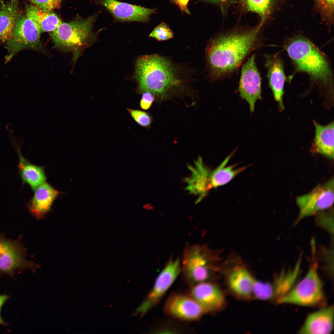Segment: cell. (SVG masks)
I'll return each mask as SVG.
<instances>
[{
    "label": "cell",
    "mask_w": 334,
    "mask_h": 334,
    "mask_svg": "<svg viewBox=\"0 0 334 334\" xmlns=\"http://www.w3.org/2000/svg\"><path fill=\"white\" fill-rule=\"evenodd\" d=\"M190 69L157 54L137 59L134 78L141 93L149 91L163 100L185 92L193 79Z\"/></svg>",
    "instance_id": "obj_1"
},
{
    "label": "cell",
    "mask_w": 334,
    "mask_h": 334,
    "mask_svg": "<svg viewBox=\"0 0 334 334\" xmlns=\"http://www.w3.org/2000/svg\"><path fill=\"white\" fill-rule=\"evenodd\" d=\"M261 26L236 28L212 38L205 56L210 76L218 78L236 69L247 55L257 47Z\"/></svg>",
    "instance_id": "obj_2"
},
{
    "label": "cell",
    "mask_w": 334,
    "mask_h": 334,
    "mask_svg": "<svg viewBox=\"0 0 334 334\" xmlns=\"http://www.w3.org/2000/svg\"><path fill=\"white\" fill-rule=\"evenodd\" d=\"M286 48L298 70L324 84L332 83V74L326 59L310 41L298 36L290 40Z\"/></svg>",
    "instance_id": "obj_3"
},
{
    "label": "cell",
    "mask_w": 334,
    "mask_h": 334,
    "mask_svg": "<svg viewBox=\"0 0 334 334\" xmlns=\"http://www.w3.org/2000/svg\"><path fill=\"white\" fill-rule=\"evenodd\" d=\"M312 260L304 277L277 302L305 306H325L326 299L323 283L318 272L316 250L312 249Z\"/></svg>",
    "instance_id": "obj_4"
},
{
    "label": "cell",
    "mask_w": 334,
    "mask_h": 334,
    "mask_svg": "<svg viewBox=\"0 0 334 334\" xmlns=\"http://www.w3.org/2000/svg\"><path fill=\"white\" fill-rule=\"evenodd\" d=\"M217 260V255L206 245H187L183 253L181 272L190 286L208 281Z\"/></svg>",
    "instance_id": "obj_5"
},
{
    "label": "cell",
    "mask_w": 334,
    "mask_h": 334,
    "mask_svg": "<svg viewBox=\"0 0 334 334\" xmlns=\"http://www.w3.org/2000/svg\"><path fill=\"white\" fill-rule=\"evenodd\" d=\"M97 15L95 14L86 18H76L69 22H62L49 33L55 47L64 51L76 53L89 45L94 37L92 28Z\"/></svg>",
    "instance_id": "obj_6"
},
{
    "label": "cell",
    "mask_w": 334,
    "mask_h": 334,
    "mask_svg": "<svg viewBox=\"0 0 334 334\" xmlns=\"http://www.w3.org/2000/svg\"><path fill=\"white\" fill-rule=\"evenodd\" d=\"M41 32L33 20L23 11L15 25L11 39L6 42L10 60L16 54L24 49L42 51L43 47L40 41Z\"/></svg>",
    "instance_id": "obj_7"
},
{
    "label": "cell",
    "mask_w": 334,
    "mask_h": 334,
    "mask_svg": "<svg viewBox=\"0 0 334 334\" xmlns=\"http://www.w3.org/2000/svg\"><path fill=\"white\" fill-rule=\"evenodd\" d=\"M334 181L333 177L325 183L319 184L309 193L297 197L299 212L295 225L304 218L332 207L334 199Z\"/></svg>",
    "instance_id": "obj_8"
},
{
    "label": "cell",
    "mask_w": 334,
    "mask_h": 334,
    "mask_svg": "<svg viewBox=\"0 0 334 334\" xmlns=\"http://www.w3.org/2000/svg\"><path fill=\"white\" fill-rule=\"evenodd\" d=\"M182 268L179 258L171 257L156 279L152 289L146 299L139 307L138 311L143 315L156 305L181 272Z\"/></svg>",
    "instance_id": "obj_9"
},
{
    "label": "cell",
    "mask_w": 334,
    "mask_h": 334,
    "mask_svg": "<svg viewBox=\"0 0 334 334\" xmlns=\"http://www.w3.org/2000/svg\"><path fill=\"white\" fill-rule=\"evenodd\" d=\"M38 267L25 259L24 250L19 242L0 235V272L11 274L19 270H34Z\"/></svg>",
    "instance_id": "obj_10"
},
{
    "label": "cell",
    "mask_w": 334,
    "mask_h": 334,
    "mask_svg": "<svg viewBox=\"0 0 334 334\" xmlns=\"http://www.w3.org/2000/svg\"><path fill=\"white\" fill-rule=\"evenodd\" d=\"M164 312L169 317L186 321L200 319L206 313L202 306L188 294L173 293L165 303Z\"/></svg>",
    "instance_id": "obj_11"
},
{
    "label": "cell",
    "mask_w": 334,
    "mask_h": 334,
    "mask_svg": "<svg viewBox=\"0 0 334 334\" xmlns=\"http://www.w3.org/2000/svg\"><path fill=\"white\" fill-rule=\"evenodd\" d=\"M255 57L252 55L243 64L238 88L241 97L249 104L250 113L254 111L256 101L262 99L261 79Z\"/></svg>",
    "instance_id": "obj_12"
},
{
    "label": "cell",
    "mask_w": 334,
    "mask_h": 334,
    "mask_svg": "<svg viewBox=\"0 0 334 334\" xmlns=\"http://www.w3.org/2000/svg\"><path fill=\"white\" fill-rule=\"evenodd\" d=\"M96 2L105 8L115 19L121 22H147L156 10L116 0H96Z\"/></svg>",
    "instance_id": "obj_13"
},
{
    "label": "cell",
    "mask_w": 334,
    "mask_h": 334,
    "mask_svg": "<svg viewBox=\"0 0 334 334\" xmlns=\"http://www.w3.org/2000/svg\"><path fill=\"white\" fill-rule=\"evenodd\" d=\"M188 294L199 303L206 314L219 309L224 302V298L221 290L209 281L191 286Z\"/></svg>",
    "instance_id": "obj_14"
},
{
    "label": "cell",
    "mask_w": 334,
    "mask_h": 334,
    "mask_svg": "<svg viewBox=\"0 0 334 334\" xmlns=\"http://www.w3.org/2000/svg\"><path fill=\"white\" fill-rule=\"evenodd\" d=\"M191 176L185 178L186 190L191 194L197 196L196 203L200 202L210 189V178L211 171L203 164L201 157L195 161L193 165H188Z\"/></svg>",
    "instance_id": "obj_15"
},
{
    "label": "cell",
    "mask_w": 334,
    "mask_h": 334,
    "mask_svg": "<svg viewBox=\"0 0 334 334\" xmlns=\"http://www.w3.org/2000/svg\"><path fill=\"white\" fill-rule=\"evenodd\" d=\"M334 307H322L309 315L298 331L300 334H330L334 326Z\"/></svg>",
    "instance_id": "obj_16"
},
{
    "label": "cell",
    "mask_w": 334,
    "mask_h": 334,
    "mask_svg": "<svg viewBox=\"0 0 334 334\" xmlns=\"http://www.w3.org/2000/svg\"><path fill=\"white\" fill-rule=\"evenodd\" d=\"M22 11L19 0L0 1V41L7 42L12 37L14 29Z\"/></svg>",
    "instance_id": "obj_17"
},
{
    "label": "cell",
    "mask_w": 334,
    "mask_h": 334,
    "mask_svg": "<svg viewBox=\"0 0 334 334\" xmlns=\"http://www.w3.org/2000/svg\"><path fill=\"white\" fill-rule=\"evenodd\" d=\"M265 57V66L268 69L270 86L275 100L278 102L280 108L283 109L282 100L285 77L282 62L277 55H267Z\"/></svg>",
    "instance_id": "obj_18"
},
{
    "label": "cell",
    "mask_w": 334,
    "mask_h": 334,
    "mask_svg": "<svg viewBox=\"0 0 334 334\" xmlns=\"http://www.w3.org/2000/svg\"><path fill=\"white\" fill-rule=\"evenodd\" d=\"M255 281L248 271L240 265L233 267L227 278L231 290L238 296L243 298L249 297L252 293Z\"/></svg>",
    "instance_id": "obj_19"
},
{
    "label": "cell",
    "mask_w": 334,
    "mask_h": 334,
    "mask_svg": "<svg viewBox=\"0 0 334 334\" xmlns=\"http://www.w3.org/2000/svg\"><path fill=\"white\" fill-rule=\"evenodd\" d=\"M35 190L29 208L33 215L37 219H40L50 210L59 193L45 182Z\"/></svg>",
    "instance_id": "obj_20"
},
{
    "label": "cell",
    "mask_w": 334,
    "mask_h": 334,
    "mask_svg": "<svg viewBox=\"0 0 334 334\" xmlns=\"http://www.w3.org/2000/svg\"><path fill=\"white\" fill-rule=\"evenodd\" d=\"M315 136L314 143L315 151L327 158L334 159V122L325 126L314 122Z\"/></svg>",
    "instance_id": "obj_21"
},
{
    "label": "cell",
    "mask_w": 334,
    "mask_h": 334,
    "mask_svg": "<svg viewBox=\"0 0 334 334\" xmlns=\"http://www.w3.org/2000/svg\"><path fill=\"white\" fill-rule=\"evenodd\" d=\"M24 12L33 20L41 32H52L62 22L52 11H45L32 4L25 5Z\"/></svg>",
    "instance_id": "obj_22"
},
{
    "label": "cell",
    "mask_w": 334,
    "mask_h": 334,
    "mask_svg": "<svg viewBox=\"0 0 334 334\" xmlns=\"http://www.w3.org/2000/svg\"><path fill=\"white\" fill-rule=\"evenodd\" d=\"M276 2L277 0H237L238 6L243 11L259 15L261 19L259 24L262 26L271 15Z\"/></svg>",
    "instance_id": "obj_23"
},
{
    "label": "cell",
    "mask_w": 334,
    "mask_h": 334,
    "mask_svg": "<svg viewBox=\"0 0 334 334\" xmlns=\"http://www.w3.org/2000/svg\"><path fill=\"white\" fill-rule=\"evenodd\" d=\"M234 151L216 169L211 172L210 184L211 189L226 184L247 168V166H244L235 169V165L226 166Z\"/></svg>",
    "instance_id": "obj_24"
},
{
    "label": "cell",
    "mask_w": 334,
    "mask_h": 334,
    "mask_svg": "<svg viewBox=\"0 0 334 334\" xmlns=\"http://www.w3.org/2000/svg\"><path fill=\"white\" fill-rule=\"evenodd\" d=\"M20 166L23 179L33 189L35 190L45 182V176L42 167L23 161Z\"/></svg>",
    "instance_id": "obj_25"
},
{
    "label": "cell",
    "mask_w": 334,
    "mask_h": 334,
    "mask_svg": "<svg viewBox=\"0 0 334 334\" xmlns=\"http://www.w3.org/2000/svg\"><path fill=\"white\" fill-rule=\"evenodd\" d=\"M315 222L317 225L332 234L334 233L333 208L319 212L316 214Z\"/></svg>",
    "instance_id": "obj_26"
},
{
    "label": "cell",
    "mask_w": 334,
    "mask_h": 334,
    "mask_svg": "<svg viewBox=\"0 0 334 334\" xmlns=\"http://www.w3.org/2000/svg\"><path fill=\"white\" fill-rule=\"evenodd\" d=\"M252 293L259 299L275 301V289L273 284L255 281Z\"/></svg>",
    "instance_id": "obj_27"
},
{
    "label": "cell",
    "mask_w": 334,
    "mask_h": 334,
    "mask_svg": "<svg viewBox=\"0 0 334 334\" xmlns=\"http://www.w3.org/2000/svg\"><path fill=\"white\" fill-rule=\"evenodd\" d=\"M149 36L158 41H164L173 38L174 34L169 26L162 22L154 28Z\"/></svg>",
    "instance_id": "obj_28"
},
{
    "label": "cell",
    "mask_w": 334,
    "mask_h": 334,
    "mask_svg": "<svg viewBox=\"0 0 334 334\" xmlns=\"http://www.w3.org/2000/svg\"><path fill=\"white\" fill-rule=\"evenodd\" d=\"M322 17L329 22L333 20L334 0H313Z\"/></svg>",
    "instance_id": "obj_29"
},
{
    "label": "cell",
    "mask_w": 334,
    "mask_h": 334,
    "mask_svg": "<svg viewBox=\"0 0 334 334\" xmlns=\"http://www.w3.org/2000/svg\"><path fill=\"white\" fill-rule=\"evenodd\" d=\"M127 109L131 117L140 126L146 128L150 126L152 118L148 113L139 110L130 109Z\"/></svg>",
    "instance_id": "obj_30"
},
{
    "label": "cell",
    "mask_w": 334,
    "mask_h": 334,
    "mask_svg": "<svg viewBox=\"0 0 334 334\" xmlns=\"http://www.w3.org/2000/svg\"><path fill=\"white\" fill-rule=\"evenodd\" d=\"M35 6L46 11L59 8L61 0H24Z\"/></svg>",
    "instance_id": "obj_31"
},
{
    "label": "cell",
    "mask_w": 334,
    "mask_h": 334,
    "mask_svg": "<svg viewBox=\"0 0 334 334\" xmlns=\"http://www.w3.org/2000/svg\"><path fill=\"white\" fill-rule=\"evenodd\" d=\"M142 93V96L140 102V106L144 110H147L151 106L155 97L153 94L149 91H144Z\"/></svg>",
    "instance_id": "obj_32"
},
{
    "label": "cell",
    "mask_w": 334,
    "mask_h": 334,
    "mask_svg": "<svg viewBox=\"0 0 334 334\" xmlns=\"http://www.w3.org/2000/svg\"><path fill=\"white\" fill-rule=\"evenodd\" d=\"M182 11L188 14L190 13L188 8V5L189 0H171Z\"/></svg>",
    "instance_id": "obj_33"
},
{
    "label": "cell",
    "mask_w": 334,
    "mask_h": 334,
    "mask_svg": "<svg viewBox=\"0 0 334 334\" xmlns=\"http://www.w3.org/2000/svg\"><path fill=\"white\" fill-rule=\"evenodd\" d=\"M211 2L218 4L223 9L227 6L232 0H206Z\"/></svg>",
    "instance_id": "obj_34"
},
{
    "label": "cell",
    "mask_w": 334,
    "mask_h": 334,
    "mask_svg": "<svg viewBox=\"0 0 334 334\" xmlns=\"http://www.w3.org/2000/svg\"><path fill=\"white\" fill-rule=\"evenodd\" d=\"M8 298L9 297L7 295H0V324H5L1 315V310L3 305L8 299Z\"/></svg>",
    "instance_id": "obj_35"
},
{
    "label": "cell",
    "mask_w": 334,
    "mask_h": 334,
    "mask_svg": "<svg viewBox=\"0 0 334 334\" xmlns=\"http://www.w3.org/2000/svg\"><path fill=\"white\" fill-rule=\"evenodd\" d=\"M62 0H61V1H62Z\"/></svg>",
    "instance_id": "obj_36"
}]
</instances>
